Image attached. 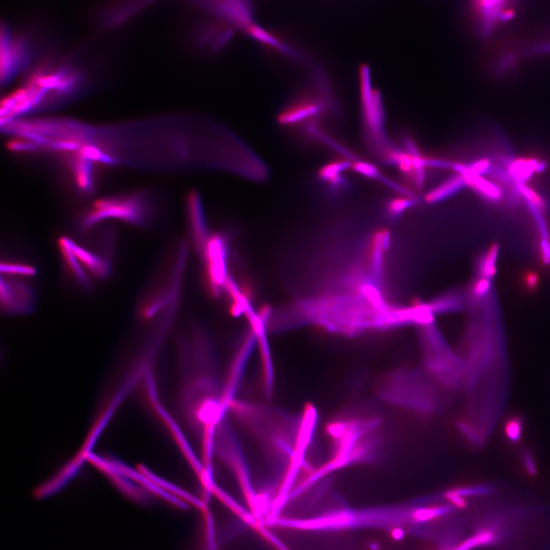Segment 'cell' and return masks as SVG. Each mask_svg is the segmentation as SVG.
Instances as JSON below:
<instances>
[{"mask_svg": "<svg viewBox=\"0 0 550 550\" xmlns=\"http://www.w3.org/2000/svg\"><path fill=\"white\" fill-rule=\"evenodd\" d=\"M232 232L228 230L212 232L203 253L199 256L208 293L216 299L223 296L226 281L237 261V256L232 252Z\"/></svg>", "mask_w": 550, "mask_h": 550, "instance_id": "obj_5", "label": "cell"}, {"mask_svg": "<svg viewBox=\"0 0 550 550\" xmlns=\"http://www.w3.org/2000/svg\"><path fill=\"white\" fill-rule=\"evenodd\" d=\"M62 262L70 276L80 287H92V280L104 281L112 272L111 256L102 250H93L77 244L68 237L58 241Z\"/></svg>", "mask_w": 550, "mask_h": 550, "instance_id": "obj_4", "label": "cell"}, {"mask_svg": "<svg viewBox=\"0 0 550 550\" xmlns=\"http://www.w3.org/2000/svg\"><path fill=\"white\" fill-rule=\"evenodd\" d=\"M154 205L149 194L132 192L97 200L80 217L78 228L90 232L107 221H118L144 228L152 221Z\"/></svg>", "mask_w": 550, "mask_h": 550, "instance_id": "obj_3", "label": "cell"}, {"mask_svg": "<svg viewBox=\"0 0 550 550\" xmlns=\"http://www.w3.org/2000/svg\"><path fill=\"white\" fill-rule=\"evenodd\" d=\"M466 186L463 176L458 174L440 184L430 192H428L425 197V200L429 205L440 203V202L454 195Z\"/></svg>", "mask_w": 550, "mask_h": 550, "instance_id": "obj_13", "label": "cell"}, {"mask_svg": "<svg viewBox=\"0 0 550 550\" xmlns=\"http://www.w3.org/2000/svg\"><path fill=\"white\" fill-rule=\"evenodd\" d=\"M491 288L492 279L478 276L473 281L469 294L473 300L482 301L491 293Z\"/></svg>", "mask_w": 550, "mask_h": 550, "instance_id": "obj_19", "label": "cell"}, {"mask_svg": "<svg viewBox=\"0 0 550 550\" xmlns=\"http://www.w3.org/2000/svg\"><path fill=\"white\" fill-rule=\"evenodd\" d=\"M226 418L236 436V482L251 514L269 522L314 468L307 459L317 412L293 411L268 401L232 400Z\"/></svg>", "mask_w": 550, "mask_h": 550, "instance_id": "obj_1", "label": "cell"}, {"mask_svg": "<svg viewBox=\"0 0 550 550\" xmlns=\"http://www.w3.org/2000/svg\"><path fill=\"white\" fill-rule=\"evenodd\" d=\"M540 168H544V165L536 160L516 159L509 165L508 172L516 184H524L533 172L539 171Z\"/></svg>", "mask_w": 550, "mask_h": 550, "instance_id": "obj_16", "label": "cell"}, {"mask_svg": "<svg viewBox=\"0 0 550 550\" xmlns=\"http://www.w3.org/2000/svg\"><path fill=\"white\" fill-rule=\"evenodd\" d=\"M30 57L25 39L15 36L7 26L1 29V82L7 84L27 66Z\"/></svg>", "mask_w": 550, "mask_h": 550, "instance_id": "obj_9", "label": "cell"}, {"mask_svg": "<svg viewBox=\"0 0 550 550\" xmlns=\"http://www.w3.org/2000/svg\"><path fill=\"white\" fill-rule=\"evenodd\" d=\"M351 168L352 163L349 161H334L322 166L319 170L318 176L321 181L327 183L332 188L336 189L345 184L343 173Z\"/></svg>", "mask_w": 550, "mask_h": 550, "instance_id": "obj_14", "label": "cell"}, {"mask_svg": "<svg viewBox=\"0 0 550 550\" xmlns=\"http://www.w3.org/2000/svg\"><path fill=\"white\" fill-rule=\"evenodd\" d=\"M521 462L524 470L530 476H535L537 474L538 468L535 458L529 450H524L521 454Z\"/></svg>", "mask_w": 550, "mask_h": 550, "instance_id": "obj_22", "label": "cell"}, {"mask_svg": "<svg viewBox=\"0 0 550 550\" xmlns=\"http://www.w3.org/2000/svg\"><path fill=\"white\" fill-rule=\"evenodd\" d=\"M325 110V103L315 95H301L287 103L278 114V121L285 127L297 126L311 123Z\"/></svg>", "mask_w": 550, "mask_h": 550, "instance_id": "obj_10", "label": "cell"}, {"mask_svg": "<svg viewBox=\"0 0 550 550\" xmlns=\"http://www.w3.org/2000/svg\"><path fill=\"white\" fill-rule=\"evenodd\" d=\"M186 215L190 239L198 256L203 253L211 236L203 200L197 191H191L186 198Z\"/></svg>", "mask_w": 550, "mask_h": 550, "instance_id": "obj_11", "label": "cell"}, {"mask_svg": "<svg viewBox=\"0 0 550 550\" xmlns=\"http://www.w3.org/2000/svg\"><path fill=\"white\" fill-rule=\"evenodd\" d=\"M351 168L355 172L362 176L369 177V179H372L385 181V177L379 172L378 168L374 165L366 163V161H355V163L352 164Z\"/></svg>", "mask_w": 550, "mask_h": 550, "instance_id": "obj_21", "label": "cell"}, {"mask_svg": "<svg viewBox=\"0 0 550 550\" xmlns=\"http://www.w3.org/2000/svg\"><path fill=\"white\" fill-rule=\"evenodd\" d=\"M360 82L362 109L369 139L377 150H382L383 155L389 148L385 133L384 104L381 94L371 86L370 70L366 66L361 68Z\"/></svg>", "mask_w": 550, "mask_h": 550, "instance_id": "obj_7", "label": "cell"}, {"mask_svg": "<svg viewBox=\"0 0 550 550\" xmlns=\"http://www.w3.org/2000/svg\"><path fill=\"white\" fill-rule=\"evenodd\" d=\"M522 283L523 287L528 291H535L539 286L540 277L538 274L533 271L526 272L523 274Z\"/></svg>", "mask_w": 550, "mask_h": 550, "instance_id": "obj_23", "label": "cell"}, {"mask_svg": "<svg viewBox=\"0 0 550 550\" xmlns=\"http://www.w3.org/2000/svg\"><path fill=\"white\" fill-rule=\"evenodd\" d=\"M176 404L179 424L197 442L206 464L214 461L217 426L232 399L226 390L214 339L203 322L193 320L177 338Z\"/></svg>", "mask_w": 550, "mask_h": 550, "instance_id": "obj_2", "label": "cell"}, {"mask_svg": "<svg viewBox=\"0 0 550 550\" xmlns=\"http://www.w3.org/2000/svg\"><path fill=\"white\" fill-rule=\"evenodd\" d=\"M499 250L498 244H493L477 258L475 269L479 277L492 279L496 276Z\"/></svg>", "mask_w": 550, "mask_h": 550, "instance_id": "obj_15", "label": "cell"}, {"mask_svg": "<svg viewBox=\"0 0 550 550\" xmlns=\"http://www.w3.org/2000/svg\"><path fill=\"white\" fill-rule=\"evenodd\" d=\"M80 76L66 67H43L30 77L25 90L31 107L64 98L74 94Z\"/></svg>", "mask_w": 550, "mask_h": 550, "instance_id": "obj_6", "label": "cell"}, {"mask_svg": "<svg viewBox=\"0 0 550 550\" xmlns=\"http://www.w3.org/2000/svg\"><path fill=\"white\" fill-rule=\"evenodd\" d=\"M540 255L545 265L550 264V240L541 239L540 244Z\"/></svg>", "mask_w": 550, "mask_h": 550, "instance_id": "obj_25", "label": "cell"}, {"mask_svg": "<svg viewBox=\"0 0 550 550\" xmlns=\"http://www.w3.org/2000/svg\"><path fill=\"white\" fill-rule=\"evenodd\" d=\"M466 166L469 172H471L476 174L481 175L482 173L489 171L490 168V163L489 160L482 159L478 161H475V163L471 165H466Z\"/></svg>", "mask_w": 550, "mask_h": 550, "instance_id": "obj_24", "label": "cell"}, {"mask_svg": "<svg viewBox=\"0 0 550 550\" xmlns=\"http://www.w3.org/2000/svg\"><path fill=\"white\" fill-rule=\"evenodd\" d=\"M507 440L512 444H519L522 440L523 422L520 416H512L505 422L504 427Z\"/></svg>", "mask_w": 550, "mask_h": 550, "instance_id": "obj_18", "label": "cell"}, {"mask_svg": "<svg viewBox=\"0 0 550 550\" xmlns=\"http://www.w3.org/2000/svg\"><path fill=\"white\" fill-rule=\"evenodd\" d=\"M516 191L525 198L527 203L536 207L541 211H543L545 209L546 204L543 198L540 197L535 191L528 187L527 185L524 184H516Z\"/></svg>", "mask_w": 550, "mask_h": 550, "instance_id": "obj_20", "label": "cell"}, {"mask_svg": "<svg viewBox=\"0 0 550 550\" xmlns=\"http://www.w3.org/2000/svg\"><path fill=\"white\" fill-rule=\"evenodd\" d=\"M1 272L8 276L31 278L35 276L37 270L34 266L27 263L14 261H6L2 262Z\"/></svg>", "mask_w": 550, "mask_h": 550, "instance_id": "obj_17", "label": "cell"}, {"mask_svg": "<svg viewBox=\"0 0 550 550\" xmlns=\"http://www.w3.org/2000/svg\"><path fill=\"white\" fill-rule=\"evenodd\" d=\"M20 278L2 274L1 306L7 315L28 314L34 311L36 290Z\"/></svg>", "mask_w": 550, "mask_h": 550, "instance_id": "obj_8", "label": "cell"}, {"mask_svg": "<svg viewBox=\"0 0 550 550\" xmlns=\"http://www.w3.org/2000/svg\"><path fill=\"white\" fill-rule=\"evenodd\" d=\"M452 168H454L458 174L463 176L467 187L473 189L480 196L490 202V203H498L503 200V190L497 184L484 179L480 174L469 172L464 165L454 163Z\"/></svg>", "mask_w": 550, "mask_h": 550, "instance_id": "obj_12", "label": "cell"}]
</instances>
